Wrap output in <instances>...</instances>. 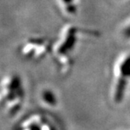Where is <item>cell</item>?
I'll return each mask as SVG.
<instances>
[{
  "label": "cell",
  "instance_id": "5b68a950",
  "mask_svg": "<svg viewBox=\"0 0 130 130\" xmlns=\"http://www.w3.org/2000/svg\"><path fill=\"white\" fill-rule=\"evenodd\" d=\"M122 35L123 39L127 41H130V21L122 28Z\"/></svg>",
  "mask_w": 130,
  "mask_h": 130
},
{
  "label": "cell",
  "instance_id": "6da1fadb",
  "mask_svg": "<svg viewBox=\"0 0 130 130\" xmlns=\"http://www.w3.org/2000/svg\"><path fill=\"white\" fill-rule=\"evenodd\" d=\"M130 86V53L123 54L115 66L111 98L115 104L125 100Z\"/></svg>",
  "mask_w": 130,
  "mask_h": 130
},
{
  "label": "cell",
  "instance_id": "277c9868",
  "mask_svg": "<svg viewBox=\"0 0 130 130\" xmlns=\"http://www.w3.org/2000/svg\"><path fill=\"white\" fill-rule=\"evenodd\" d=\"M43 99L46 103H47V104L55 105L57 104V98H56L55 95L53 93V92H51L50 91H46L45 92H44Z\"/></svg>",
  "mask_w": 130,
  "mask_h": 130
},
{
  "label": "cell",
  "instance_id": "3957f363",
  "mask_svg": "<svg viewBox=\"0 0 130 130\" xmlns=\"http://www.w3.org/2000/svg\"><path fill=\"white\" fill-rule=\"evenodd\" d=\"M58 3L61 10L67 16H74L77 13L76 0H58Z\"/></svg>",
  "mask_w": 130,
  "mask_h": 130
},
{
  "label": "cell",
  "instance_id": "7a4b0ae2",
  "mask_svg": "<svg viewBox=\"0 0 130 130\" xmlns=\"http://www.w3.org/2000/svg\"><path fill=\"white\" fill-rule=\"evenodd\" d=\"M79 29L75 26H68L65 27L61 35V39L58 42L57 52L61 57H68L73 53L77 45L78 35Z\"/></svg>",
  "mask_w": 130,
  "mask_h": 130
}]
</instances>
